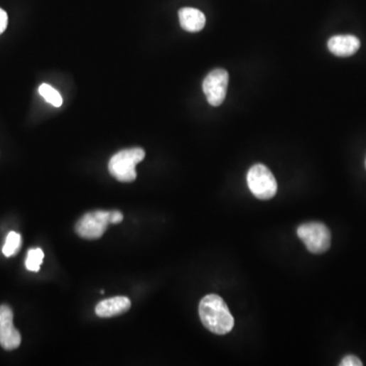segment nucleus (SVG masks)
<instances>
[{
    "instance_id": "1",
    "label": "nucleus",
    "mask_w": 366,
    "mask_h": 366,
    "mask_svg": "<svg viewBox=\"0 0 366 366\" xmlns=\"http://www.w3.org/2000/svg\"><path fill=\"white\" fill-rule=\"evenodd\" d=\"M200 321L210 332L226 335L235 327V318L231 315L226 302L219 295L205 296L198 306Z\"/></svg>"
},
{
    "instance_id": "2",
    "label": "nucleus",
    "mask_w": 366,
    "mask_h": 366,
    "mask_svg": "<svg viewBox=\"0 0 366 366\" xmlns=\"http://www.w3.org/2000/svg\"><path fill=\"white\" fill-rule=\"evenodd\" d=\"M145 156V151L141 148L120 151L111 158L108 165L111 176L120 183H132L136 178V166Z\"/></svg>"
},
{
    "instance_id": "3",
    "label": "nucleus",
    "mask_w": 366,
    "mask_h": 366,
    "mask_svg": "<svg viewBox=\"0 0 366 366\" xmlns=\"http://www.w3.org/2000/svg\"><path fill=\"white\" fill-rule=\"evenodd\" d=\"M297 235L311 254H321L330 249L332 235L325 224L320 222L302 224L297 229Z\"/></svg>"
},
{
    "instance_id": "4",
    "label": "nucleus",
    "mask_w": 366,
    "mask_h": 366,
    "mask_svg": "<svg viewBox=\"0 0 366 366\" xmlns=\"http://www.w3.org/2000/svg\"><path fill=\"white\" fill-rule=\"evenodd\" d=\"M247 185L250 191L259 200H270L275 197L278 190L277 181L271 170L263 164H256L247 173Z\"/></svg>"
},
{
    "instance_id": "5",
    "label": "nucleus",
    "mask_w": 366,
    "mask_h": 366,
    "mask_svg": "<svg viewBox=\"0 0 366 366\" xmlns=\"http://www.w3.org/2000/svg\"><path fill=\"white\" fill-rule=\"evenodd\" d=\"M109 224L110 212H90L77 221L75 232L85 239H98L102 237Z\"/></svg>"
},
{
    "instance_id": "6",
    "label": "nucleus",
    "mask_w": 366,
    "mask_h": 366,
    "mask_svg": "<svg viewBox=\"0 0 366 366\" xmlns=\"http://www.w3.org/2000/svg\"><path fill=\"white\" fill-rule=\"evenodd\" d=\"M229 75L223 68H217L205 77L203 91L210 105L217 107L224 102L227 94Z\"/></svg>"
},
{
    "instance_id": "7",
    "label": "nucleus",
    "mask_w": 366,
    "mask_h": 366,
    "mask_svg": "<svg viewBox=\"0 0 366 366\" xmlns=\"http://www.w3.org/2000/svg\"><path fill=\"white\" fill-rule=\"evenodd\" d=\"M328 48L334 55L339 58H349L360 48V40L353 35H338L330 38Z\"/></svg>"
},
{
    "instance_id": "8",
    "label": "nucleus",
    "mask_w": 366,
    "mask_h": 366,
    "mask_svg": "<svg viewBox=\"0 0 366 366\" xmlns=\"http://www.w3.org/2000/svg\"><path fill=\"white\" fill-rule=\"evenodd\" d=\"M131 302L127 297L117 296L99 302L96 306V315L100 318H113L127 313L131 308Z\"/></svg>"
},
{
    "instance_id": "9",
    "label": "nucleus",
    "mask_w": 366,
    "mask_h": 366,
    "mask_svg": "<svg viewBox=\"0 0 366 366\" xmlns=\"http://www.w3.org/2000/svg\"><path fill=\"white\" fill-rule=\"evenodd\" d=\"M179 22L183 30L190 33L200 32L204 29L205 16L197 9L183 8L178 11Z\"/></svg>"
},
{
    "instance_id": "10",
    "label": "nucleus",
    "mask_w": 366,
    "mask_h": 366,
    "mask_svg": "<svg viewBox=\"0 0 366 366\" xmlns=\"http://www.w3.org/2000/svg\"><path fill=\"white\" fill-rule=\"evenodd\" d=\"M22 342L20 332L14 325V320L0 322V345L6 350L11 351L18 348Z\"/></svg>"
},
{
    "instance_id": "11",
    "label": "nucleus",
    "mask_w": 366,
    "mask_h": 366,
    "mask_svg": "<svg viewBox=\"0 0 366 366\" xmlns=\"http://www.w3.org/2000/svg\"><path fill=\"white\" fill-rule=\"evenodd\" d=\"M21 247H22V236L15 231H11L6 236L2 252L6 257H14L20 252Z\"/></svg>"
},
{
    "instance_id": "12",
    "label": "nucleus",
    "mask_w": 366,
    "mask_h": 366,
    "mask_svg": "<svg viewBox=\"0 0 366 366\" xmlns=\"http://www.w3.org/2000/svg\"><path fill=\"white\" fill-rule=\"evenodd\" d=\"M39 94L46 102L50 103L54 107H60L63 105V97L50 85L42 84L39 87Z\"/></svg>"
},
{
    "instance_id": "13",
    "label": "nucleus",
    "mask_w": 366,
    "mask_h": 366,
    "mask_svg": "<svg viewBox=\"0 0 366 366\" xmlns=\"http://www.w3.org/2000/svg\"><path fill=\"white\" fill-rule=\"evenodd\" d=\"M44 259V252L41 249H32L28 252L26 259V268L31 271H39Z\"/></svg>"
},
{
    "instance_id": "14",
    "label": "nucleus",
    "mask_w": 366,
    "mask_h": 366,
    "mask_svg": "<svg viewBox=\"0 0 366 366\" xmlns=\"http://www.w3.org/2000/svg\"><path fill=\"white\" fill-rule=\"evenodd\" d=\"M341 366H362V362H361L360 359L356 357L355 355H347L345 356L343 359H342L341 363H340Z\"/></svg>"
},
{
    "instance_id": "15",
    "label": "nucleus",
    "mask_w": 366,
    "mask_h": 366,
    "mask_svg": "<svg viewBox=\"0 0 366 366\" xmlns=\"http://www.w3.org/2000/svg\"><path fill=\"white\" fill-rule=\"evenodd\" d=\"M9 18L8 14L4 11V9H0V35L6 30V27H8Z\"/></svg>"
},
{
    "instance_id": "16",
    "label": "nucleus",
    "mask_w": 366,
    "mask_h": 366,
    "mask_svg": "<svg viewBox=\"0 0 366 366\" xmlns=\"http://www.w3.org/2000/svg\"><path fill=\"white\" fill-rule=\"evenodd\" d=\"M124 220V215L119 211L110 212V224H117Z\"/></svg>"
},
{
    "instance_id": "17",
    "label": "nucleus",
    "mask_w": 366,
    "mask_h": 366,
    "mask_svg": "<svg viewBox=\"0 0 366 366\" xmlns=\"http://www.w3.org/2000/svg\"><path fill=\"white\" fill-rule=\"evenodd\" d=\"M365 168H366V159H365Z\"/></svg>"
}]
</instances>
